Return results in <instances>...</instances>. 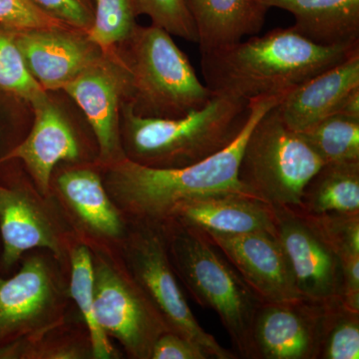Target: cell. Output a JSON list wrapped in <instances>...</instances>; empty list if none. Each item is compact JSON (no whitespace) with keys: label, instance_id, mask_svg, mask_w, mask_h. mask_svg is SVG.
Masks as SVG:
<instances>
[{"label":"cell","instance_id":"4316f807","mask_svg":"<svg viewBox=\"0 0 359 359\" xmlns=\"http://www.w3.org/2000/svg\"><path fill=\"white\" fill-rule=\"evenodd\" d=\"M16 29L0 25V97L32 106L48 92L33 79L16 44Z\"/></svg>","mask_w":359,"mask_h":359},{"label":"cell","instance_id":"52a82bcc","mask_svg":"<svg viewBox=\"0 0 359 359\" xmlns=\"http://www.w3.org/2000/svg\"><path fill=\"white\" fill-rule=\"evenodd\" d=\"M0 276L18 269L25 252L50 250L69 264L76 233L52 194L43 195L18 160L0 163Z\"/></svg>","mask_w":359,"mask_h":359},{"label":"cell","instance_id":"277c9868","mask_svg":"<svg viewBox=\"0 0 359 359\" xmlns=\"http://www.w3.org/2000/svg\"><path fill=\"white\" fill-rule=\"evenodd\" d=\"M177 278L198 304L212 309L238 355L250 358V332L261 299L202 230L174 221L159 223Z\"/></svg>","mask_w":359,"mask_h":359},{"label":"cell","instance_id":"ffe728a7","mask_svg":"<svg viewBox=\"0 0 359 359\" xmlns=\"http://www.w3.org/2000/svg\"><path fill=\"white\" fill-rule=\"evenodd\" d=\"M198 35L201 53L255 36L269 8L259 0H185Z\"/></svg>","mask_w":359,"mask_h":359},{"label":"cell","instance_id":"1f68e13d","mask_svg":"<svg viewBox=\"0 0 359 359\" xmlns=\"http://www.w3.org/2000/svg\"><path fill=\"white\" fill-rule=\"evenodd\" d=\"M0 25L16 30L66 26L42 13L29 0H0Z\"/></svg>","mask_w":359,"mask_h":359},{"label":"cell","instance_id":"e0dca14e","mask_svg":"<svg viewBox=\"0 0 359 359\" xmlns=\"http://www.w3.org/2000/svg\"><path fill=\"white\" fill-rule=\"evenodd\" d=\"M321 304L266 302L257 309L250 332V358L318 359Z\"/></svg>","mask_w":359,"mask_h":359},{"label":"cell","instance_id":"d4e9b609","mask_svg":"<svg viewBox=\"0 0 359 359\" xmlns=\"http://www.w3.org/2000/svg\"><path fill=\"white\" fill-rule=\"evenodd\" d=\"M359 358V311L341 297L321 304L318 359Z\"/></svg>","mask_w":359,"mask_h":359},{"label":"cell","instance_id":"484cf974","mask_svg":"<svg viewBox=\"0 0 359 359\" xmlns=\"http://www.w3.org/2000/svg\"><path fill=\"white\" fill-rule=\"evenodd\" d=\"M299 133L325 164L359 162V119L332 115Z\"/></svg>","mask_w":359,"mask_h":359},{"label":"cell","instance_id":"3957f363","mask_svg":"<svg viewBox=\"0 0 359 359\" xmlns=\"http://www.w3.org/2000/svg\"><path fill=\"white\" fill-rule=\"evenodd\" d=\"M250 104L212 95L201 109L183 117L137 115L122 103L120 136L125 158L156 169L192 166L231 145L249 119Z\"/></svg>","mask_w":359,"mask_h":359},{"label":"cell","instance_id":"836d02e7","mask_svg":"<svg viewBox=\"0 0 359 359\" xmlns=\"http://www.w3.org/2000/svg\"><path fill=\"white\" fill-rule=\"evenodd\" d=\"M20 104L0 97V161L23 138L28 129H25L18 114Z\"/></svg>","mask_w":359,"mask_h":359},{"label":"cell","instance_id":"5bb4252c","mask_svg":"<svg viewBox=\"0 0 359 359\" xmlns=\"http://www.w3.org/2000/svg\"><path fill=\"white\" fill-rule=\"evenodd\" d=\"M15 40L26 68L46 92L62 90L104 54L86 32L69 26L16 30Z\"/></svg>","mask_w":359,"mask_h":359},{"label":"cell","instance_id":"603a6c76","mask_svg":"<svg viewBox=\"0 0 359 359\" xmlns=\"http://www.w3.org/2000/svg\"><path fill=\"white\" fill-rule=\"evenodd\" d=\"M301 212H359V162L325 164L304 189Z\"/></svg>","mask_w":359,"mask_h":359},{"label":"cell","instance_id":"7a4b0ae2","mask_svg":"<svg viewBox=\"0 0 359 359\" xmlns=\"http://www.w3.org/2000/svg\"><path fill=\"white\" fill-rule=\"evenodd\" d=\"M285 96L250 101L249 119L236 140L192 166L156 169L136 164L126 158L108 165L97 164L106 190L129 221L150 223H162L175 205L191 198L223 193L255 197L238 180L243 151L256 123Z\"/></svg>","mask_w":359,"mask_h":359},{"label":"cell","instance_id":"4dcf8cb0","mask_svg":"<svg viewBox=\"0 0 359 359\" xmlns=\"http://www.w3.org/2000/svg\"><path fill=\"white\" fill-rule=\"evenodd\" d=\"M42 13L69 27L88 33L93 25L94 0H29Z\"/></svg>","mask_w":359,"mask_h":359},{"label":"cell","instance_id":"5b68a950","mask_svg":"<svg viewBox=\"0 0 359 359\" xmlns=\"http://www.w3.org/2000/svg\"><path fill=\"white\" fill-rule=\"evenodd\" d=\"M118 52L128 71L125 101L137 115L183 117L204 107L214 95L162 28L137 26Z\"/></svg>","mask_w":359,"mask_h":359},{"label":"cell","instance_id":"7c38bea8","mask_svg":"<svg viewBox=\"0 0 359 359\" xmlns=\"http://www.w3.org/2000/svg\"><path fill=\"white\" fill-rule=\"evenodd\" d=\"M33 123L22 139L0 163L18 160L40 192L50 194L52 174L60 164L97 163L98 149L85 138L48 95L32 104Z\"/></svg>","mask_w":359,"mask_h":359},{"label":"cell","instance_id":"7402d4cb","mask_svg":"<svg viewBox=\"0 0 359 359\" xmlns=\"http://www.w3.org/2000/svg\"><path fill=\"white\" fill-rule=\"evenodd\" d=\"M0 359H94L93 346L76 309L62 323L1 347Z\"/></svg>","mask_w":359,"mask_h":359},{"label":"cell","instance_id":"44dd1931","mask_svg":"<svg viewBox=\"0 0 359 359\" xmlns=\"http://www.w3.org/2000/svg\"><path fill=\"white\" fill-rule=\"evenodd\" d=\"M294 16L292 27L320 46L359 44V0H259Z\"/></svg>","mask_w":359,"mask_h":359},{"label":"cell","instance_id":"8d00e7d4","mask_svg":"<svg viewBox=\"0 0 359 359\" xmlns=\"http://www.w3.org/2000/svg\"><path fill=\"white\" fill-rule=\"evenodd\" d=\"M0 256H1V240H0Z\"/></svg>","mask_w":359,"mask_h":359},{"label":"cell","instance_id":"d6986e66","mask_svg":"<svg viewBox=\"0 0 359 359\" xmlns=\"http://www.w3.org/2000/svg\"><path fill=\"white\" fill-rule=\"evenodd\" d=\"M359 88V52L292 90L276 106L287 127L302 132L339 114L344 100Z\"/></svg>","mask_w":359,"mask_h":359},{"label":"cell","instance_id":"2e32d148","mask_svg":"<svg viewBox=\"0 0 359 359\" xmlns=\"http://www.w3.org/2000/svg\"><path fill=\"white\" fill-rule=\"evenodd\" d=\"M262 302L301 301L287 257L276 236L203 231Z\"/></svg>","mask_w":359,"mask_h":359},{"label":"cell","instance_id":"d590c367","mask_svg":"<svg viewBox=\"0 0 359 359\" xmlns=\"http://www.w3.org/2000/svg\"><path fill=\"white\" fill-rule=\"evenodd\" d=\"M339 114L354 118V119H359V88L354 89L346 97L341 108H340Z\"/></svg>","mask_w":359,"mask_h":359},{"label":"cell","instance_id":"f1b7e54d","mask_svg":"<svg viewBox=\"0 0 359 359\" xmlns=\"http://www.w3.org/2000/svg\"><path fill=\"white\" fill-rule=\"evenodd\" d=\"M297 212L334 250L340 261L359 256V212H327L320 215Z\"/></svg>","mask_w":359,"mask_h":359},{"label":"cell","instance_id":"f546056e","mask_svg":"<svg viewBox=\"0 0 359 359\" xmlns=\"http://www.w3.org/2000/svg\"><path fill=\"white\" fill-rule=\"evenodd\" d=\"M137 16L146 15L152 25L166 30L172 36L198 43V35L185 0H134Z\"/></svg>","mask_w":359,"mask_h":359},{"label":"cell","instance_id":"e575fe53","mask_svg":"<svg viewBox=\"0 0 359 359\" xmlns=\"http://www.w3.org/2000/svg\"><path fill=\"white\" fill-rule=\"evenodd\" d=\"M342 273V302L359 311V256L340 261Z\"/></svg>","mask_w":359,"mask_h":359},{"label":"cell","instance_id":"6da1fadb","mask_svg":"<svg viewBox=\"0 0 359 359\" xmlns=\"http://www.w3.org/2000/svg\"><path fill=\"white\" fill-rule=\"evenodd\" d=\"M358 52L359 44H314L290 26L201 53V69L214 95L250 102L287 95Z\"/></svg>","mask_w":359,"mask_h":359},{"label":"cell","instance_id":"4fadbf2b","mask_svg":"<svg viewBox=\"0 0 359 359\" xmlns=\"http://www.w3.org/2000/svg\"><path fill=\"white\" fill-rule=\"evenodd\" d=\"M128 85V71L117 51L104 53L62 88L84 113L98 149V165L111 164L125 158L120 117Z\"/></svg>","mask_w":359,"mask_h":359},{"label":"cell","instance_id":"30bf717a","mask_svg":"<svg viewBox=\"0 0 359 359\" xmlns=\"http://www.w3.org/2000/svg\"><path fill=\"white\" fill-rule=\"evenodd\" d=\"M91 254L97 323L121 346L126 358L151 359L156 341L171 330L129 275L120 255Z\"/></svg>","mask_w":359,"mask_h":359},{"label":"cell","instance_id":"ba28073f","mask_svg":"<svg viewBox=\"0 0 359 359\" xmlns=\"http://www.w3.org/2000/svg\"><path fill=\"white\" fill-rule=\"evenodd\" d=\"M69 264L50 250L25 252L18 269L0 276V348L62 323L76 309Z\"/></svg>","mask_w":359,"mask_h":359},{"label":"cell","instance_id":"83f0119b","mask_svg":"<svg viewBox=\"0 0 359 359\" xmlns=\"http://www.w3.org/2000/svg\"><path fill=\"white\" fill-rule=\"evenodd\" d=\"M94 4L93 25L87 34L104 53H114L138 26L134 0H94Z\"/></svg>","mask_w":359,"mask_h":359},{"label":"cell","instance_id":"d6a6232c","mask_svg":"<svg viewBox=\"0 0 359 359\" xmlns=\"http://www.w3.org/2000/svg\"><path fill=\"white\" fill-rule=\"evenodd\" d=\"M209 354L197 342L175 332L161 335L153 347L151 359H208Z\"/></svg>","mask_w":359,"mask_h":359},{"label":"cell","instance_id":"9a60e30c","mask_svg":"<svg viewBox=\"0 0 359 359\" xmlns=\"http://www.w3.org/2000/svg\"><path fill=\"white\" fill-rule=\"evenodd\" d=\"M276 238L306 301L323 304L342 297L341 264L337 254L292 210H276Z\"/></svg>","mask_w":359,"mask_h":359},{"label":"cell","instance_id":"cb8c5ba5","mask_svg":"<svg viewBox=\"0 0 359 359\" xmlns=\"http://www.w3.org/2000/svg\"><path fill=\"white\" fill-rule=\"evenodd\" d=\"M69 292L78 311L88 328L94 359H120L124 358L114 346L98 323L94 309V269L91 250L78 242L69 252Z\"/></svg>","mask_w":359,"mask_h":359},{"label":"cell","instance_id":"8fae6325","mask_svg":"<svg viewBox=\"0 0 359 359\" xmlns=\"http://www.w3.org/2000/svg\"><path fill=\"white\" fill-rule=\"evenodd\" d=\"M50 193L82 244L93 252L119 256L130 221L106 190L97 163L59 165L52 174Z\"/></svg>","mask_w":359,"mask_h":359},{"label":"cell","instance_id":"9c48e42d","mask_svg":"<svg viewBox=\"0 0 359 359\" xmlns=\"http://www.w3.org/2000/svg\"><path fill=\"white\" fill-rule=\"evenodd\" d=\"M125 268L172 332L199 344L210 358L235 359L201 327L194 316L168 256L166 240L159 223L131 222L120 250Z\"/></svg>","mask_w":359,"mask_h":359},{"label":"cell","instance_id":"8992f818","mask_svg":"<svg viewBox=\"0 0 359 359\" xmlns=\"http://www.w3.org/2000/svg\"><path fill=\"white\" fill-rule=\"evenodd\" d=\"M276 107L250 131L238 180L252 196L273 209L299 211L304 189L325 163L299 132L285 125Z\"/></svg>","mask_w":359,"mask_h":359},{"label":"cell","instance_id":"ac0fdd59","mask_svg":"<svg viewBox=\"0 0 359 359\" xmlns=\"http://www.w3.org/2000/svg\"><path fill=\"white\" fill-rule=\"evenodd\" d=\"M202 231L230 235L268 233L276 236V210L257 198L235 193L211 194L183 201L165 219Z\"/></svg>","mask_w":359,"mask_h":359}]
</instances>
